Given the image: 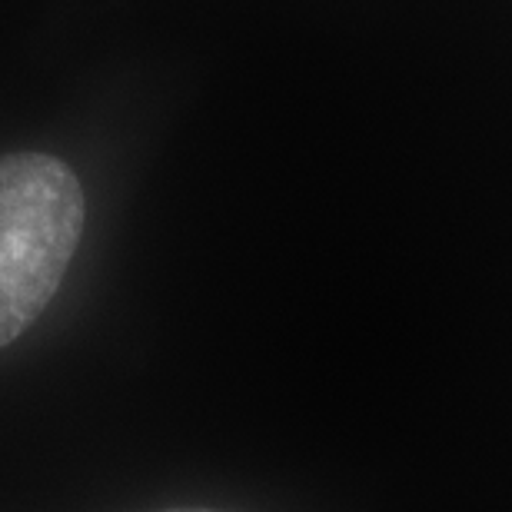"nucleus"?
<instances>
[{
    "label": "nucleus",
    "instance_id": "obj_1",
    "mask_svg": "<svg viewBox=\"0 0 512 512\" xmlns=\"http://www.w3.org/2000/svg\"><path fill=\"white\" fill-rule=\"evenodd\" d=\"M84 233V190L47 153L0 157V350L10 346L64 283Z\"/></svg>",
    "mask_w": 512,
    "mask_h": 512
},
{
    "label": "nucleus",
    "instance_id": "obj_2",
    "mask_svg": "<svg viewBox=\"0 0 512 512\" xmlns=\"http://www.w3.org/2000/svg\"><path fill=\"white\" fill-rule=\"evenodd\" d=\"M167 512H220V509H167Z\"/></svg>",
    "mask_w": 512,
    "mask_h": 512
}]
</instances>
